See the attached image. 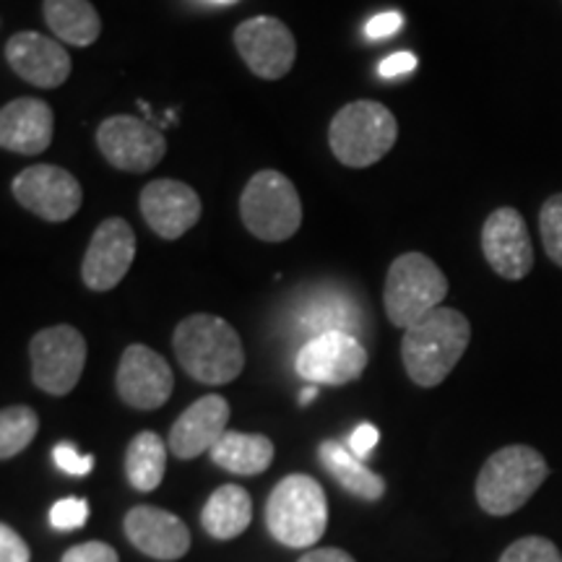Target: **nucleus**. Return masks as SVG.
Returning <instances> with one entry per match:
<instances>
[{"mask_svg":"<svg viewBox=\"0 0 562 562\" xmlns=\"http://www.w3.org/2000/svg\"><path fill=\"white\" fill-rule=\"evenodd\" d=\"M30 547L11 529L9 524L0 526V562H30Z\"/></svg>","mask_w":562,"mask_h":562,"instance_id":"obj_33","label":"nucleus"},{"mask_svg":"<svg viewBox=\"0 0 562 562\" xmlns=\"http://www.w3.org/2000/svg\"><path fill=\"white\" fill-rule=\"evenodd\" d=\"M417 68V58L412 53H393L391 58L381 63V76L383 79H396V76H406Z\"/></svg>","mask_w":562,"mask_h":562,"instance_id":"obj_36","label":"nucleus"},{"mask_svg":"<svg viewBox=\"0 0 562 562\" xmlns=\"http://www.w3.org/2000/svg\"><path fill=\"white\" fill-rule=\"evenodd\" d=\"M539 232H542V243L550 261L562 269V193L544 201L542 211H539Z\"/></svg>","mask_w":562,"mask_h":562,"instance_id":"obj_28","label":"nucleus"},{"mask_svg":"<svg viewBox=\"0 0 562 562\" xmlns=\"http://www.w3.org/2000/svg\"><path fill=\"white\" fill-rule=\"evenodd\" d=\"M398 138V123L381 102L360 100L341 108L328 125V146L344 167L364 170L381 161Z\"/></svg>","mask_w":562,"mask_h":562,"instance_id":"obj_5","label":"nucleus"},{"mask_svg":"<svg viewBox=\"0 0 562 562\" xmlns=\"http://www.w3.org/2000/svg\"><path fill=\"white\" fill-rule=\"evenodd\" d=\"M214 3H222V5H232V3H237V0H214Z\"/></svg>","mask_w":562,"mask_h":562,"instance_id":"obj_39","label":"nucleus"},{"mask_svg":"<svg viewBox=\"0 0 562 562\" xmlns=\"http://www.w3.org/2000/svg\"><path fill=\"white\" fill-rule=\"evenodd\" d=\"M117 393L133 409L151 412L170 402L175 375L167 360L146 344H131L117 368Z\"/></svg>","mask_w":562,"mask_h":562,"instance_id":"obj_14","label":"nucleus"},{"mask_svg":"<svg viewBox=\"0 0 562 562\" xmlns=\"http://www.w3.org/2000/svg\"><path fill=\"white\" fill-rule=\"evenodd\" d=\"M240 216L263 243L290 240L302 224V201L294 182L277 170L256 172L240 195Z\"/></svg>","mask_w":562,"mask_h":562,"instance_id":"obj_7","label":"nucleus"},{"mask_svg":"<svg viewBox=\"0 0 562 562\" xmlns=\"http://www.w3.org/2000/svg\"><path fill=\"white\" fill-rule=\"evenodd\" d=\"M13 199L40 220L60 224L81 209V182L55 165H32L13 178Z\"/></svg>","mask_w":562,"mask_h":562,"instance_id":"obj_9","label":"nucleus"},{"mask_svg":"<svg viewBox=\"0 0 562 562\" xmlns=\"http://www.w3.org/2000/svg\"><path fill=\"white\" fill-rule=\"evenodd\" d=\"M138 206L144 222L149 224L151 232H157L161 240H178L199 224L203 211L199 193L186 182L172 178L151 180L140 191Z\"/></svg>","mask_w":562,"mask_h":562,"instance_id":"obj_16","label":"nucleus"},{"mask_svg":"<svg viewBox=\"0 0 562 562\" xmlns=\"http://www.w3.org/2000/svg\"><path fill=\"white\" fill-rule=\"evenodd\" d=\"M300 323L311 339L323 334H351L357 328V307L341 294L321 292L307 302L305 313H300Z\"/></svg>","mask_w":562,"mask_h":562,"instance_id":"obj_26","label":"nucleus"},{"mask_svg":"<svg viewBox=\"0 0 562 562\" xmlns=\"http://www.w3.org/2000/svg\"><path fill=\"white\" fill-rule=\"evenodd\" d=\"M378 440H381V432H378V427L364 422V425H360L355 432L349 435V451L362 461L364 456L372 453V448L378 446Z\"/></svg>","mask_w":562,"mask_h":562,"instance_id":"obj_35","label":"nucleus"},{"mask_svg":"<svg viewBox=\"0 0 562 562\" xmlns=\"http://www.w3.org/2000/svg\"><path fill=\"white\" fill-rule=\"evenodd\" d=\"M252 521V501L240 484H222L201 510V524L209 537L227 542L240 537Z\"/></svg>","mask_w":562,"mask_h":562,"instance_id":"obj_21","label":"nucleus"},{"mask_svg":"<svg viewBox=\"0 0 562 562\" xmlns=\"http://www.w3.org/2000/svg\"><path fill=\"white\" fill-rule=\"evenodd\" d=\"M97 146L115 170L149 172L165 159L167 140L157 128L133 115H112L97 128Z\"/></svg>","mask_w":562,"mask_h":562,"instance_id":"obj_10","label":"nucleus"},{"mask_svg":"<svg viewBox=\"0 0 562 562\" xmlns=\"http://www.w3.org/2000/svg\"><path fill=\"white\" fill-rule=\"evenodd\" d=\"M40 419L30 406H9L0 412V459L9 461L34 440Z\"/></svg>","mask_w":562,"mask_h":562,"instance_id":"obj_27","label":"nucleus"},{"mask_svg":"<svg viewBox=\"0 0 562 562\" xmlns=\"http://www.w3.org/2000/svg\"><path fill=\"white\" fill-rule=\"evenodd\" d=\"M547 476L550 467L539 451L529 446L501 448L484 461L476 476V503L490 516H510L529 503Z\"/></svg>","mask_w":562,"mask_h":562,"instance_id":"obj_3","label":"nucleus"},{"mask_svg":"<svg viewBox=\"0 0 562 562\" xmlns=\"http://www.w3.org/2000/svg\"><path fill=\"white\" fill-rule=\"evenodd\" d=\"M5 63L37 89H55L70 76V55L60 42L37 32H19L5 42Z\"/></svg>","mask_w":562,"mask_h":562,"instance_id":"obj_17","label":"nucleus"},{"mask_svg":"<svg viewBox=\"0 0 562 562\" xmlns=\"http://www.w3.org/2000/svg\"><path fill=\"white\" fill-rule=\"evenodd\" d=\"M167 446L157 432H138L125 453V474L131 487L138 492H154L165 480Z\"/></svg>","mask_w":562,"mask_h":562,"instance_id":"obj_25","label":"nucleus"},{"mask_svg":"<svg viewBox=\"0 0 562 562\" xmlns=\"http://www.w3.org/2000/svg\"><path fill=\"white\" fill-rule=\"evenodd\" d=\"M501 562H562V554L550 539L524 537L503 552Z\"/></svg>","mask_w":562,"mask_h":562,"instance_id":"obj_29","label":"nucleus"},{"mask_svg":"<svg viewBox=\"0 0 562 562\" xmlns=\"http://www.w3.org/2000/svg\"><path fill=\"white\" fill-rule=\"evenodd\" d=\"M368 368V349L351 334H323L302 344L294 370L311 385H344Z\"/></svg>","mask_w":562,"mask_h":562,"instance_id":"obj_11","label":"nucleus"},{"mask_svg":"<svg viewBox=\"0 0 562 562\" xmlns=\"http://www.w3.org/2000/svg\"><path fill=\"white\" fill-rule=\"evenodd\" d=\"M229 422V404L224 396L209 393V396L199 398V402L188 406L180 414L178 422L172 425L170 448L172 456H178L182 461H191L201 453H211V448L222 440V435L227 432Z\"/></svg>","mask_w":562,"mask_h":562,"instance_id":"obj_19","label":"nucleus"},{"mask_svg":"<svg viewBox=\"0 0 562 562\" xmlns=\"http://www.w3.org/2000/svg\"><path fill=\"white\" fill-rule=\"evenodd\" d=\"M235 47L258 79L279 81L297 58V42L284 21L273 16H256L243 21L235 30Z\"/></svg>","mask_w":562,"mask_h":562,"instance_id":"obj_12","label":"nucleus"},{"mask_svg":"<svg viewBox=\"0 0 562 562\" xmlns=\"http://www.w3.org/2000/svg\"><path fill=\"white\" fill-rule=\"evenodd\" d=\"M32 381L50 396H66L81 381L87 364V339L74 326H53L30 344Z\"/></svg>","mask_w":562,"mask_h":562,"instance_id":"obj_8","label":"nucleus"},{"mask_svg":"<svg viewBox=\"0 0 562 562\" xmlns=\"http://www.w3.org/2000/svg\"><path fill=\"white\" fill-rule=\"evenodd\" d=\"M404 26V16L398 11H383L378 16H372L364 26L368 40H389Z\"/></svg>","mask_w":562,"mask_h":562,"instance_id":"obj_34","label":"nucleus"},{"mask_svg":"<svg viewBox=\"0 0 562 562\" xmlns=\"http://www.w3.org/2000/svg\"><path fill=\"white\" fill-rule=\"evenodd\" d=\"M266 526L279 544L307 550L326 533V492L307 474L284 476L266 503Z\"/></svg>","mask_w":562,"mask_h":562,"instance_id":"obj_4","label":"nucleus"},{"mask_svg":"<svg viewBox=\"0 0 562 562\" xmlns=\"http://www.w3.org/2000/svg\"><path fill=\"white\" fill-rule=\"evenodd\" d=\"M180 368L203 385L232 383L245 368L243 341L235 328L216 315H191L172 334Z\"/></svg>","mask_w":562,"mask_h":562,"instance_id":"obj_2","label":"nucleus"},{"mask_svg":"<svg viewBox=\"0 0 562 562\" xmlns=\"http://www.w3.org/2000/svg\"><path fill=\"white\" fill-rule=\"evenodd\" d=\"M60 562H121L117 560V552L112 550L110 544L104 542H87V544H76L63 554Z\"/></svg>","mask_w":562,"mask_h":562,"instance_id":"obj_32","label":"nucleus"},{"mask_svg":"<svg viewBox=\"0 0 562 562\" xmlns=\"http://www.w3.org/2000/svg\"><path fill=\"white\" fill-rule=\"evenodd\" d=\"M89 518V503L83 497H63L50 508V524L58 531L81 529Z\"/></svg>","mask_w":562,"mask_h":562,"instance_id":"obj_30","label":"nucleus"},{"mask_svg":"<svg viewBox=\"0 0 562 562\" xmlns=\"http://www.w3.org/2000/svg\"><path fill=\"white\" fill-rule=\"evenodd\" d=\"M53 461L60 472H66L70 476H87L91 469H94V456H83L76 451V446L70 442H58L53 448Z\"/></svg>","mask_w":562,"mask_h":562,"instance_id":"obj_31","label":"nucleus"},{"mask_svg":"<svg viewBox=\"0 0 562 562\" xmlns=\"http://www.w3.org/2000/svg\"><path fill=\"white\" fill-rule=\"evenodd\" d=\"M482 252L492 271L503 279L518 281L533 269V248L529 227L516 209L503 206L492 211L482 227Z\"/></svg>","mask_w":562,"mask_h":562,"instance_id":"obj_15","label":"nucleus"},{"mask_svg":"<svg viewBox=\"0 0 562 562\" xmlns=\"http://www.w3.org/2000/svg\"><path fill=\"white\" fill-rule=\"evenodd\" d=\"M469 341L472 326L467 315L451 307H438L404 331L402 360L406 375L422 389H435L451 375Z\"/></svg>","mask_w":562,"mask_h":562,"instance_id":"obj_1","label":"nucleus"},{"mask_svg":"<svg viewBox=\"0 0 562 562\" xmlns=\"http://www.w3.org/2000/svg\"><path fill=\"white\" fill-rule=\"evenodd\" d=\"M321 463L326 472L341 484L344 490L351 492L362 501H381L385 492V482L375 472H370L355 453L347 451L341 442L326 440L321 446Z\"/></svg>","mask_w":562,"mask_h":562,"instance_id":"obj_24","label":"nucleus"},{"mask_svg":"<svg viewBox=\"0 0 562 562\" xmlns=\"http://www.w3.org/2000/svg\"><path fill=\"white\" fill-rule=\"evenodd\" d=\"M55 115L47 102L21 97L0 110V146L5 151L37 157L53 144Z\"/></svg>","mask_w":562,"mask_h":562,"instance_id":"obj_20","label":"nucleus"},{"mask_svg":"<svg viewBox=\"0 0 562 562\" xmlns=\"http://www.w3.org/2000/svg\"><path fill=\"white\" fill-rule=\"evenodd\" d=\"M297 562H355L351 554L344 550H336V547H323V550H311L305 552Z\"/></svg>","mask_w":562,"mask_h":562,"instance_id":"obj_37","label":"nucleus"},{"mask_svg":"<svg viewBox=\"0 0 562 562\" xmlns=\"http://www.w3.org/2000/svg\"><path fill=\"white\" fill-rule=\"evenodd\" d=\"M446 297L448 279L432 258L422 252H404L391 263L383 286V305L393 326L406 331L425 315L442 307Z\"/></svg>","mask_w":562,"mask_h":562,"instance_id":"obj_6","label":"nucleus"},{"mask_svg":"<svg viewBox=\"0 0 562 562\" xmlns=\"http://www.w3.org/2000/svg\"><path fill=\"white\" fill-rule=\"evenodd\" d=\"M315 396H318V389H315V385H307V389L300 393V404H311Z\"/></svg>","mask_w":562,"mask_h":562,"instance_id":"obj_38","label":"nucleus"},{"mask_svg":"<svg viewBox=\"0 0 562 562\" xmlns=\"http://www.w3.org/2000/svg\"><path fill=\"white\" fill-rule=\"evenodd\" d=\"M45 21L60 42L89 47L100 40L102 21L89 0H45Z\"/></svg>","mask_w":562,"mask_h":562,"instance_id":"obj_23","label":"nucleus"},{"mask_svg":"<svg viewBox=\"0 0 562 562\" xmlns=\"http://www.w3.org/2000/svg\"><path fill=\"white\" fill-rule=\"evenodd\" d=\"M136 258V232L123 216H110L91 235L81 263V279L91 292H110L121 284Z\"/></svg>","mask_w":562,"mask_h":562,"instance_id":"obj_13","label":"nucleus"},{"mask_svg":"<svg viewBox=\"0 0 562 562\" xmlns=\"http://www.w3.org/2000/svg\"><path fill=\"white\" fill-rule=\"evenodd\" d=\"M123 526L128 542L151 560H180L191 550V531L170 510L154 508V505H136L128 510Z\"/></svg>","mask_w":562,"mask_h":562,"instance_id":"obj_18","label":"nucleus"},{"mask_svg":"<svg viewBox=\"0 0 562 562\" xmlns=\"http://www.w3.org/2000/svg\"><path fill=\"white\" fill-rule=\"evenodd\" d=\"M211 461L229 474H261L273 461V442L266 435L227 430L222 440L211 448Z\"/></svg>","mask_w":562,"mask_h":562,"instance_id":"obj_22","label":"nucleus"}]
</instances>
